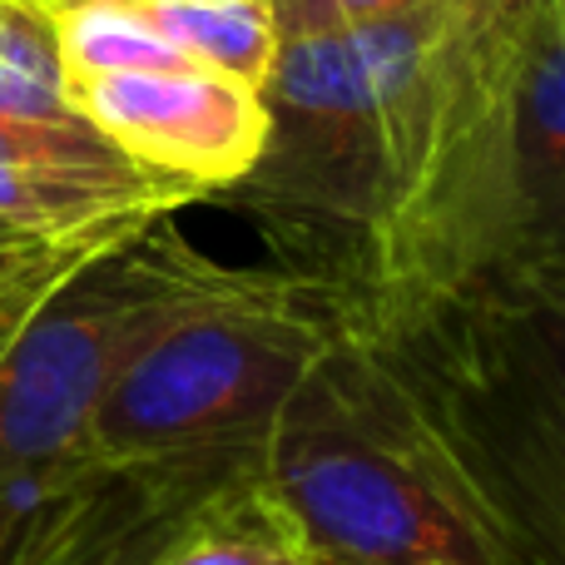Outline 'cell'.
<instances>
[{
  "label": "cell",
  "mask_w": 565,
  "mask_h": 565,
  "mask_svg": "<svg viewBox=\"0 0 565 565\" xmlns=\"http://www.w3.org/2000/svg\"><path fill=\"white\" fill-rule=\"evenodd\" d=\"M338 312L362 387L477 521L491 565H565V308L471 288Z\"/></svg>",
  "instance_id": "obj_1"
},
{
  "label": "cell",
  "mask_w": 565,
  "mask_h": 565,
  "mask_svg": "<svg viewBox=\"0 0 565 565\" xmlns=\"http://www.w3.org/2000/svg\"><path fill=\"white\" fill-rule=\"evenodd\" d=\"M342 338L338 292L244 274L174 318L105 392L89 427L99 461L264 447L292 392Z\"/></svg>",
  "instance_id": "obj_2"
},
{
  "label": "cell",
  "mask_w": 565,
  "mask_h": 565,
  "mask_svg": "<svg viewBox=\"0 0 565 565\" xmlns=\"http://www.w3.org/2000/svg\"><path fill=\"white\" fill-rule=\"evenodd\" d=\"M258 487L308 565H491L477 521L382 417L342 338L274 422Z\"/></svg>",
  "instance_id": "obj_3"
},
{
  "label": "cell",
  "mask_w": 565,
  "mask_h": 565,
  "mask_svg": "<svg viewBox=\"0 0 565 565\" xmlns=\"http://www.w3.org/2000/svg\"><path fill=\"white\" fill-rule=\"evenodd\" d=\"M95 254L15 328L0 352V491L35 471L99 461L89 427L115 377L189 308L244 274L184 248L169 228Z\"/></svg>",
  "instance_id": "obj_4"
},
{
  "label": "cell",
  "mask_w": 565,
  "mask_h": 565,
  "mask_svg": "<svg viewBox=\"0 0 565 565\" xmlns=\"http://www.w3.org/2000/svg\"><path fill=\"white\" fill-rule=\"evenodd\" d=\"M65 89L129 164L189 194L244 184L274 135L264 89L204 65L70 79Z\"/></svg>",
  "instance_id": "obj_5"
},
{
  "label": "cell",
  "mask_w": 565,
  "mask_h": 565,
  "mask_svg": "<svg viewBox=\"0 0 565 565\" xmlns=\"http://www.w3.org/2000/svg\"><path fill=\"white\" fill-rule=\"evenodd\" d=\"M40 6H125L135 15H145L194 65L234 75L254 89H264L282 45L274 0H40Z\"/></svg>",
  "instance_id": "obj_6"
},
{
  "label": "cell",
  "mask_w": 565,
  "mask_h": 565,
  "mask_svg": "<svg viewBox=\"0 0 565 565\" xmlns=\"http://www.w3.org/2000/svg\"><path fill=\"white\" fill-rule=\"evenodd\" d=\"M258 477L209 501L154 565H308Z\"/></svg>",
  "instance_id": "obj_7"
},
{
  "label": "cell",
  "mask_w": 565,
  "mask_h": 565,
  "mask_svg": "<svg viewBox=\"0 0 565 565\" xmlns=\"http://www.w3.org/2000/svg\"><path fill=\"white\" fill-rule=\"evenodd\" d=\"M164 214L145 218H109V224L79 228V234H15L0 238V352L15 338V328L45 302L50 288H60L75 268H85L95 254L125 244L129 234L149 228Z\"/></svg>",
  "instance_id": "obj_8"
},
{
  "label": "cell",
  "mask_w": 565,
  "mask_h": 565,
  "mask_svg": "<svg viewBox=\"0 0 565 565\" xmlns=\"http://www.w3.org/2000/svg\"><path fill=\"white\" fill-rule=\"evenodd\" d=\"M60 40V65L70 79L95 75H135V70H184L194 60L179 45H169L145 15L125 6H70L50 10Z\"/></svg>",
  "instance_id": "obj_9"
},
{
  "label": "cell",
  "mask_w": 565,
  "mask_h": 565,
  "mask_svg": "<svg viewBox=\"0 0 565 565\" xmlns=\"http://www.w3.org/2000/svg\"><path fill=\"white\" fill-rule=\"evenodd\" d=\"M0 70L45 89H65L55 15L40 0H0Z\"/></svg>",
  "instance_id": "obj_10"
},
{
  "label": "cell",
  "mask_w": 565,
  "mask_h": 565,
  "mask_svg": "<svg viewBox=\"0 0 565 565\" xmlns=\"http://www.w3.org/2000/svg\"><path fill=\"white\" fill-rule=\"evenodd\" d=\"M89 467H95V461H75V467L35 471V477H25V481H15V487L0 491V565H20V556H25V546H30V536H35V526L45 521L50 501H55L75 477H85Z\"/></svg>",
  "instance_id": "obj_11"
},
{
  "label": "cell",
  "mask_w": 565,
  "mask_h": 565,
  "mask_svg": "<svg viewBox=\"0 0 565 565\" xmlns=\"http://www.w3.org/2000/svg\"><path fill=\"white\" fill-rule=\"evenodd\" d=\"M431 6V0H274L282 35H308V30H342L362 20L402 15V10Z\"/></svg>",
  "instance_id": "obj_12"
},
{
  "label": "cell",
  "mask_w": 565,
  "mask_h": 565,
  "mask_svg": "<svg viewBox=\"0 0 565 565\" xmlns=\"http://www.w3.org/2000/svg\"><path fill=\"white\" fill-rule=\"evenodd\" d=\"M487 292H491V288H487ZM556 292H565V254H561L556 264H551L536 282H531V288H516V298H556Z\"/></svg>",
  "instance_id": "obj_13"
},
{
  "label": "cell",
  "mask_w": 565,
  "mask_h": 565,
  "mask_svg": "<svg viewBox=\"0 0 565 565\" xmlns=\"http://www.w3.org/2000/svg\"><path fill=\"white\" fill-rule=\"evenodd\" d=\"M15 234H25V228H10L6 218H0V238H15Z\"/></svg>",
  "instance_id": "obj_14"
},
{
  "label": "cell",
  "mask_w": 565,
  "mask_h": 565,
  "mask_svg": "<svg viewBox=\"0 0 565 565\" xmlns=\"http://www.w3.org/2000/svg\"><path fill=\"white\" fill-rule=\"evenodd\" d=\"M536 302H551V308H565V292H556V298H536Z\"/></svg>",
  "instance_id": "obj_15"
}]
</instances>
